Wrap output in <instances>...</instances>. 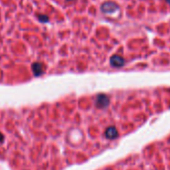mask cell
I'll use <instances>...</instances> for the list:
<instances>
[{
  "label": "cell",
  "mask_w": 170,
  "mask_h": 170,
  "mask_svg": "<svg viewBox=\"0 0 170 170\" xmlns=\"http://www.w3.org/2000/svg\"><path fill=\"white\" fill-rule=\"evenodd\" d=\"M105 136L108 138V139H114L118 136V131L115 127H108L107 129L105 130Z\"/></svg>",
  "instance_id": "4"
},
{
  "label": "cell",
  "mask_w": 170,
  "mask_h": 170,
  "mask_svg": "<svg viewBox=\"0 0 170 170\" xmlns=\"http://www.w3.org/2000/svg\"><path fill=\"white\" fill-rule=\"evenodd\" d=\"M165 1H166L167 3H169V4H170V0H165Z\"/></svg>",
  "instance_id": "6"
},
{
  "label": "cell",
  "mask_w": 170,
  "mask_h": 170,
  "mask_svg": "<svg viewBox=\"0 0 170 170\" xmlns=\"http://www.w3.org/2000/svg\"><path fill=\"white\" fill-rule=\"evenodd\" d=\"M108 103H109V98L106 96V95H103V94H100L97 96V99H96V105L98 107H105Z\"/></svg>",
  "instance_id": "3"
},
{
  "label": "cell",
  "mask_w": 170,
  "mask_h": 170,
  "mask_svg": "<svg viewBox=\"0 0 170 170\" xmlns=\"http://www.w3.org/2000/svg\"><path fill=\"white\" fill-rule=\"evenodd\" d=\"M38 19L40 22H43V23H46L49 21V18H48V16H46V15H38Z\"/></svg>",
  "instance_id": "5"
},
{
  "label": "cell",
  "mask_w": 170,
  "mask_h": 170,
  "mask_svg": "<svg viewBox=\"0 0 170 170\" xmlns=\"http://www.w3.org/2000/svg\"><path fill=\"white\" fill-rule=\"evenodd\" d=\"M119 9L118 4L113 1H105L101 5V11L105 14H114L119 11Z\"/></svg>",
  "instance_id": "1"
},
{
  "label": "cell",
  "mask_w": 170,
  "mask_h": 170,
  "mask_svg": "<svg viewBox=\"0 0 170 170\" xmlns=\"http://www.w3.org/2000/svg\"><path fill=\"white\" fill-rule=\"evenodd\" d=\"M110 63H111L112 66H114V67H121V66L124 65L125 61L121 57V56L114 55L110 58Z\"/></svg>",
  "instance_id": "2"
}]
</instances>
